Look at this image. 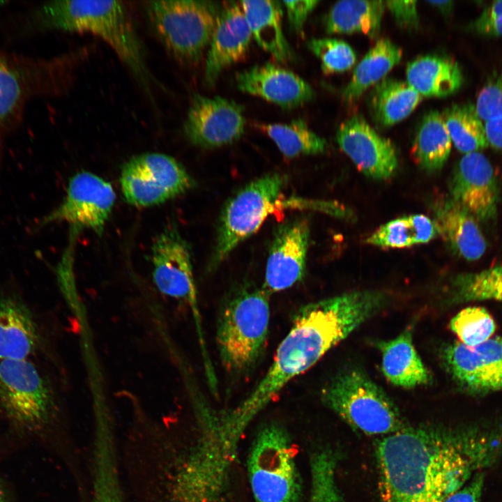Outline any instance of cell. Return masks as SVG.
<instances>
[{"label": "cell", "instance_id": "obj_1", "mask_svg": "<svg viewBox=\"0 0 502 502\" xmlns=\"http://www.w3.org/2000/svg\"><path fill=\"white\" fill-rule=\"evenodd\" d=\"M374 453L380 502H445L502 457V429L406 426Z\"/></svg>", "mask_w": 502, "mask_h": 502}, {"label": "cell", "instance_id": "obj_36", "mask_svg": "<svg viewBox=\"0 0 502 502\" xmlns=\"http://www.w3.org/2000/svg\"><path fill=\"white\" fill-rule=\"evenodd\" d=\"M22 89L17 74L0 57V141L21 103Z\"/></svg>", "mask_w": 502, "mask_h": 502}, {"label": "cell", "instance_id": "obj_19", "mask_svg": "<svg viewBox=\"0 0 502 502\" xmlns=\"http://www.w3.org/2000/svg\"><path fill=\"white\" fill-rule=\"evenodd\" d=\"M252 33L238 2H227L222 8L208 47L204 80L213 86L222 71L245 56Z\"/></svg>", "mask_w": 502, "mask_h": 502}, {"label": "cell", "instance_id": "obj_47", "mask_svg": "<svg viewBox=\"0 0 502 502\" xmlns=\"http://www.w3.org/2000/svg\"><path fill=\"white\" fill-rule=\"evenodd\" d=\"M6 3V1L0 0V8L3 6Z\"/></svg>", "mask_w": 502, "mask_h": 502}, {"label": "cell", "instance_id": "obj_20", "mask_svg": "<svg viewBox=\"0 0 502 502\" xmlns=\"http://www.w3.org/2000/svg\"><path fill=\"white\" fill-rule=\"evenodd\" d=\"M40 343L33 315L18 297L0 294V360L28 359Z\"/></svg>", "mask_w": 502, "mask_h": 502}, {"label": "cell", "instance_id": "obj_15", "mask_svg": "<svg viewBox=\"0 0 502 502\" xmlns=\"http://www.w3.org/2000/svg\"><path fill=\"white\" fill-rule=\"evenodd\" d=\"M443 360L453 379L476 393L502 390V337L470 348L460 342L448 346Z\"/></svg>", "mask_w": 502, "mask_h": 502}, {"label": "cell", "instance_id": "obj_43", "mask_svg": "<svg viewBox=\"0 0 502 502\" xmlns=\"http://www.w3.org/2000/svg\"><path fill=\"white\" fill-rule=\"evenodd\" d=\"M484 126L489 145L502 152V117L485 122Z\"/></svg>", "mask_w": 502, "mask_h": 502}, {"label": "cell", "instance_id": "obj_27", "mask_svg": "<svg viewBox=\"0 0 502 502\" xmlns=\"http://www.w3.org/2000/svg\"><path fill=\"white\" fill-rule=\"evenodd\" d=\"M401 49L388 38L378 40L355 68L342 91L347 101L358 98L367 89L385 78L401 60Z\"/></svg>", "mask_w": 502, "mask_h": 502}, {"label": "cell", "instance_id": "obj_6", "mask_svg": "<svg viewBox=\"0 0 502 502\" xmlns=\"http://www.w3.org/2000/svg\"><path fill=\"white\" fill-rule=\"evenodd\" d=\"M220 8L211 1L155 0L146 3L151 29L178 61L195 63L208 47Z\"/></svg>", "mask_w": 502, "mask_h": 502}, {"label": "cell", "instance_id": "obj_25", "mask_svg": "<svg viewBox=\"0 0 502 502\" xmlns=\"http://www.w3.org/2000/svg\"><path fill=\"white\" fill-rule=\"evenodd\" d=\"M383 1L343 0L336 2L325 17L328 33H362L376 38L381 29Z\"/></svg>", "mask_w": 502, "mask_h": 502}, {"label": "cell", "instance_id": "obj_7", "mask_svg": "<svg viewBox=\"0 0 502 502\" xmlns=\"http://www.w3.org/2000/svg\"><path fill=\"white\" fill-rule=\"evenodd\" d=\"M285 183L284 176L267 174L243 185L229 197L219 217L209 269L223 262L239 244L260 228L271 214L282 210Z\"/></svg>", "mask_w": 502, "mask_h": 502}, {"label": "cell", "instance_id": "obj_24", "mask_svg": "<svg viewBox=\"0 0 502 502\" xmlns=\"http://www.w3.org/2000/svg\"><path fill=\"white\" fill-rule=\"evenodd\" d=\"M406 82L423 97H443L456 92L462 86L461 68L452 59L426 55L408 63Z\"/></svg>", "mask_w": 502, "mask_h": 502}, {"label": "cell", "instance_id": "obj_46", "mask_svg": "<svg viewBox=\"0 0 502 502\" xmlns=\"http://www.w3.org/2000/svg\"><path fill=\"white\" fill-rule=\"evenodd\" d=\"M0 502H11L10 497L6 487L0 478Z\"/></svg>", "mask_w": 502, "mask_h": 502}, {"label": "cell", "instance_id": "obj_48", "mask_svg": "<svg viewBox=\"0 0 502 502\" xmlns=\"http://www.w3.org/2000/svg\"><path fill=\"white\" fill-rule=\"evenodd\" d=\"M96 502H111V501H96Z\"/></svg>", "mask_w": 502, "mask_h": 502}, {"label": "cell", "instance_id": "obj_13", "mask_svg": "<svg viewBox=\"0 0 502 502\" xmlns=\"http://www.w3.org/2000/svg\"><path fill=\"white\" fill-rule=\"evenodd\" d=\"M243 107L221 96L195 94L184 123L189 141L199 147L214 149L234 142L245 132Z\"/></svg>", "mask_w": 502, "mask_h": 502}, {"label": "cell", "instance_id": "obj_37", "mask_svg": "<svg viewBox=\"0 0 502 502\" xmlns=\"http://www.w3.org/2000/svg\"><path fill=\"white\" fill-rule=\"evenodd\" d=\"M475 107L478 116L484 122L502 117V72L482 87L477 97Z\"/></svg>", "mask_w": 502, "mask_h": 502}, {"label": "cell", "instance_id": "obj_5", "mask_svg": "<svg viewBox=\"0 0 502 502\" xmlns=\"http://www.w3.org/2000/svg\"><path fill=\"white\" fill-rule=\"evenodd\" d=\"M324 404L353 429L367 435H388L407 425L383 390L361 370L336 374L321 391Z\"/></svg>", "mask_w": 502, "mask_h": 502}, {"label": "cell", "instance_id": "obj_11", "mask_svg": "<svg viewBox=\"0 0 502 502\" xmlns=\"http://www.w3.org/2000/svg\"><path fill=\"white\" fill-rule=\"evenodd\" d=\"M115 200L116 193L109 182L90 172L82 171L70 178L61 203L39 224L63 222L77 233L86 229L101 236Z\"/></svg>", "mask_w": 502, "mask_h": 502}, {"label": "cell", "instance_id": "obj_4", "mask_svg": "<svg viewBox=\"0 0 502 502\" xmlns=\"http://www.w3.org/2000/svg\"><path fill=\"white\" fill-rule=\"evenodd\" d=\"M269 296L263 288L245 287L225 304L216 341L220 358L228 371L245 372L261 356L268 333Z\"/></svg>", "mask_w": 502, "mask_h": 502}, {"label": "cell", "instance_id": "obj_12", "mask_svg": "<svg viewBox=\"0 0 502 502\" xmlns=\"http://www.w3.org/2000/svg\"><path fill=\"white\" fill-rule=\"evenodd\" d=\"M153 281L163 295L188 303L192 309L201 349L205 348L198 311L190 246L174 227H167L151 248Z\"/></svg>", "mask_w": 502, "mask_h": 502}, {"label": "cell", "instance_id": "obj_2", "mask_svg": "<svg viewBox=\"0 0 502 502\" xmlns=\"http://www.w3.org/2000/svg\"><path fill=\"white\" fill-rule=\"evenodd\" d=\"M372 314L370 302L358 291L301 307L266 374L243 401L224 413L226 419L245 430L288 382L312 367Z\"/></svg>", "mask_w": 502, "mask_h": 502}, {"label": "cell", "instance_id": "obj_14", "mask_svg": "<svg viewBox=\"0 0 502 502\" xmlns=\"http://www.w3.org/2000/svg\"><path fill=\"white\" fill-rule=\"evenodd\" d=\"M309 239V225L303 218H294L275 229L262 287L269 295L286 290L303 278Z\"/></svg>", "mask_w": 502, "mask_h": 502}, {"label": "cell", "instance_id": "obj_8", "mask_svg": "<svg viewBox=\"0 0 502 502\" xmlns=\"http://www.w3.org/2000/svg\"><path fill=\"white\" fill-rule=\"evenodd\" d=\"M248 471L255 502H299L301 479L290 437L281 425L268 423L258 432Z\"/></svg>", "mask_w": 502, "mask_h": 502}, {"label": "cell", "instance_id": "obj_45", "mask_svg": "<svg viewBox=\"0 0 502 502\" xmlns=\"http://www.w3.org/2000/svg\"><path fill=\"white\" fill-rule=\"evenodd\" d=\"M429 3L437 8L441 12L448 16L451 14L453 8L452 1H427Z\"/></svg>", "mask_w": 502, "mask_h": 502}, {"label": "cell", "instance_id": "obj_32", "mask_svg": "<svg viewBox=\"0 0 502 502\" xmlns=\"http://www.w3.org/2000/svg\"><path fill=\"white\" fill-rule=\"evenodd\" d=\"M450 290L453 300L458 302L502 301V264L478 272L458 275L452 280Z\"/></svg>", "mask_w": 502, "mask_h": 502}, {"label": "cell", "instance_id": "obj_33", "mask_svg": "<svg viewBox=\"0 0 502 502\" xmlns=\"http://www.w3.org/2000/svg\"><path fill=\"white\" fill-rule=\"evenodd\" d=\"M337 463V456L330 449H320L312 453L308 502H345L336 481Z\"/></svg>", "mask_w": 502, "mask_h": 502}, {"label": "cell", "instance_id": "obj_40", "mask_svg": "<svg viewBox=\"0 0 502 502\" xmlns=\"http://www.w3.org/2000/svg\"><path fill=\"white\" fill-rule=\"evenodd\" d=\"M386 7L390 10L397 24L406 29H416L419 17L416 1H386Z\"/></svg>", "mask_w": 502, "mask_h": 502}, {"label": "cell", "instance_id": "obj_31", "mask_svg": "<svg viewBox=\"0 0 502 502\" xmlns=\"http://www.w3.org/2000/svg\"><path fill=\"white\" fill-rule=\"evenodd\" d=\"M258 128L275 143L287 158L323 153L326 149L324 139L314 132L301 119L289 123L260 124Z\"/></svg>", "mask_w": 502, "mask_h": 502}, {"label": "cell", "instance_id": "obj_10", "mask_svg": "<svg viewBox=\"0 0 502 502\" xmlns=\"http://www.w3.org/2000/svg\"><path fill=\"white\" fill-rule=\"evenodd\" d=\"M120 185L127 203L149 207L187 192L195 187V181L173 157L149 152L135 155L123 164Z\"/></svg>", "mask_w": 502, "mask_h": 502}, {"label": "cell", "instance_id": "obj_26", "mask_svg": "<svg viewBox=\"0 0 502 502\" xmlns=\"http://www.w3.org/2000/svg\"><path fill=\"white\" fill-rule=\"evenodd\" d=\"M422 99L406 82L387 77L374 85L370 107L375 122L389 127L409 116Z\"/></svg>", "mask_w": 502, "mask_h": 502}, {"label": "cell", "instance_id": "obj_17", "mask_svg": "<svg viewBox=\"0 0 502 502\" xmlns=\"http://www.w3.org/2000/svg\"><path fill=\"white\" fill-rule=\"evenodd\" d=\"M336 139L357 169L367 177L386 179L397 169V156L392 142L379 135L359 115L340 125Z\"/></svg>", "mask_w": 502, "mask_h": 502}, {"label": "cell", "instance_id": "obj_30", "mask_svg": "<svg viewBox=\"0 0 502 502\" xmlns=\"http://www.w3.org/2000/svg\"><path fill=\"white\" fill-rule=\"evenodd\" d=\"M442 116L452 142L460 152H478L489 146L485 126L475 105H452L444 110Z\"/></svg>", "mask_w": 502, "mask_h": 502}, {"label": "cell", "instance_id": "obj_22", "mask_svg": "<svg viewBox=\"0 0 502 502\" xmlns=\"http://www.w3.org/2000/svg\"><path fill=\"white\" fill-rule=\"evenodd\" d=\"M376 346L382 356V372L392 384L413 388L432 382V375L413 344L411 328L394 339L379 341Z\"/></svg>", "mask_w": 502, "mask_h": 502}, {"label": "cell", "instance_id": "obj_42", "mask_svg": "<svg viewBox=\"0 0 502 502\" xmlns=\"http://www.w3.org/2000/svg\"><path fill=\"white\" fill-rule=\"evenodd\" d=\"M468 28L484 36H502V16L486 21H478L475 19Z\"/></svg>", "mask_w": 502, "mask_h": 502}, {"label": "cell", "instance_id": "obj_9", "mask_svg": "<svg viewBox=\"0 0 502 502\" xmlns=\"http://www.w3.org/2000/svg\"><path fill=\"white\" fill-rule=\"evenodd\" d=\"M0 405L11 424L33 432L50 421L54 408L49 385L28 359L0 360Z\"/></svg>", "mask_w": 502, "mask_h": 502}, {"label": "cell", "instance_id": "obj_28", "mask_svg": "<svg viewBox=\"0 0 502 502\" xmlns=\"http://www.w3.org/2000/svg\"><path fill=\"white\" fill-rule=\"evenodd\" d=\"M439 234L434 220L413 214L392 220L366 238L367 243L384 248H404L429 243Z\"/></svg>", "mask_w": 502, "mask_h": 502}, {"label": "cell", "instance_id": "obj_29", "mask_svg": "<svg viewBox=\"0 0 502 502\" xmlns=\"http://www.w3.org/2000/svg\"><path fill=\"white\" fill-rule=\"evenodd\" d=\"M452 141L442 114L431 111L423 119L416 135L412 153L424 170L440 169L449 158Z\"/></svg>", "mask_w": 502, "mask_h": 502}, {"label": "cell", "instance_id": "obj_38", "mask_svg": "<svg viewBox=\"0 0 502 502\" xmlns=\"http://www.w3.org/2000/svg\"><path fill=\"white\" fill-rule=\"evenodd\" d=\"M281 208L319 211L341 218L351 217V211L339 202L300 197L292 196L287 198L283 197L281 200Z\"/></svg>", "mask_w": 502, "mask_h": 502}, {"label": "cell", "instance_id": "obj_16", "mask_svg": "<svg viewBox=\"0 0 502 502\" xmlns=\"http://www.w3.org/2000/svg\"><path fill=\"white\" fill-rule=\"evenodd\" d=\"M450 191V198L477 221L488 222L496 218L498 183L492 164L482 153H466L459 160L454 169Z\"/></svg>", "mask_w": 502, "mask_h": 502}, {"label": "cell", "instance_id": "obj_18", "mask_svg": "<svg viewBox=\"0 0 502 502\" xmlns=\"http://www.w3.org/2000/svg\"><path fill=\"white\" fill-rule=\"evenodd\" d=\"M238 89L282 109H291L314 97L312 86L294 72L272 63L257 64L236 76Z\"/></svg>", "mask_w": 502, "mask_h": 502}, {"label": "cell", "instance_id": "obj_39", "mask_svg": "<svg viewBox=\"0 0 502 502\" xmlns=\"http://www.w3.org/2000/svg\"><path fill=\"white\" fill-rule=\"evenodd\" d=\"M282 3L286 8L291 29L297 34H302L307 18L319 3V1H283Z\"/></svg>", "mask_w": 502, "mask_h": 502}, {"label": "cell", "instance_id": "obj_34", "mask_svg": "<svg viewBox=\"0 0 502 502\" xmlns=\"http://www.w3.org/2000/svg\"><path fill=\"white\" fill-rule=\"evenodd\" d=\"M450 326L459 342L470 348L489 340L496 330L495 322L489 312L477 307L461 310L451 319Z\"/></svg>", "mask_w": 502, "mask_h": 502}, {"label": "cell", "instance_id": "obj_35", "mask_svg": "<svg viewBox=\"0 0 502 502\" xmlns=\"http://www.w3.org/2000/svg\"><path fill=\"white\" fill-rule=\"evenodd\" d=\"M309 50L320 60L324 73H342L356 63L353 49L344 41L335 38H312L307 43Z\"/></svg>", "mask_w": 502, "mask_h": 502}, {"label": "cell", "instance_id": "obj_41", "mask_svg": "<svg viewBox=\"0 0 502 502\" xmlns=\"http://www.w3.org/2000/svg\"><path fill=\"white\" fill-rule=\"evenodd\" d=\"M484 483V473L479 472L464 486L450 496L445 502H480Z\"/></svg>", "mask_w": 502, "mask_h": 502}, {"label": "cell", "instance_id": "obj_44", "mask_svg": "<svg viewBox=\"0 0 502 502\" xmlns=\"http://www.w3.org/2000/svg\"><path fill=\"white\" fill-rule=\"evenodd\" d=\"M502 16V0L495 1L487 6L476 19L478 21H486Z\"/></svg>", "mask_w": 502, "mask_h": 502}, {"label": "cell", "instance_id": "obj_3", "mask_svg": "<svg viewBox=\"0 0 502 502\" xmlns=\"http://www.w3.org/2000/svg\"><path fill=\"white\" fill-rule=\"evenodd\" d=\"M39 28L89 33L105 41L151 97L157 83L149 69L144 48L130 13L121 1L56 0L36 10Z\"/></svg>", "mask_w": 502, "mask_h": 502}, {"label": "cell", "instance_id": "obj_21", "mask_svg": "<svg viewBox=\"0 0 502 502\" xmlns=\"http://www.w3.org/2000/svg\"><path fill=\"white\" fill-rule=\"evenodd\" d=\"M434 211L439 234L454 252L467 261L482 257L486 240L476 219L466 208L450 197L437 202Z\"/></svg>", "mask_w": 502, "mask_h": 502}, {"label": "cell", "instance_id": "obj_23", "mask_svg": "<svg viewBox=\"0 0 502 502\" xmlns=\"http://www.w3.org/2000/svg\"><path fill=\"white\" fill-rule=\"evenodd\" d=\"M238 3L252 38L257 45L279 62L291 60L294 54L282 31L280 3L270 0L241 1Z\"/></svg>", "mask_w": 502, "mask_h": 502}]
</instances>
